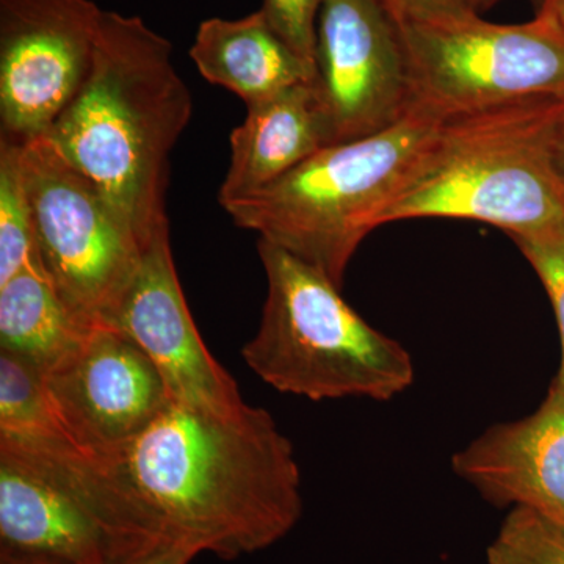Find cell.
Segmentation results:
<instances>
[{
	"label": "cell",
	"mask_w": 564,
	"mask_h": 564,
	"mask_svg": "<svg viewBox=\"0 0 564 564\" xmlns=\"http://www.w3.org/2000/svg\"><path fill=\"white\" fill-rule=\"evenodd\" d=\"M106 525L124 541H172L223 560L270 547L299 524L302 474L263 408L174 402L147 432L93 459Z\"/></svg>",
	"instance_id": "obj_1"
},
{
	"label": "cell",
	"mask_w": 564,
	"mask_h": 564,
	"mask_svg": "<svg viewBox=\"0 0 564 564\" xmlns=\"http://www.w3.org/2000/svg\"><path fill=\"white\" fill-rule=\"evenodd\" d=\"M192 113L172 43L139 17L104 11L90 73L46 137L147 248L170 229V155Z\"/></svg>",
	"instance_id": "obj_2"
},
{
	"label": "cell",
	"mask_w": 564,
	"mask_h": 564,
	"mask_svg": "<svg viewBox=\"0 0 564 564\" xmlns=\"http://www.w3.org/2000/svg\"><path fill=\"white\" fill-rule=\"evenodd\" d=\"M560 99H530L452 118L378 218L486 223L511 240L564 242V177L552 152Z\"/></svg>",
	"instance_id": "obj_3"
},
{
	"label": "cell",
	"mask_w": 564,
	"mask_h": 564,
	"mask_svg": "<svg viewBox=\"0 0 564 564\" xmlns=\"http://www.w3.org/2000/svg\"><path fill=\"white\" fill-rule=\"evenodd\" d=\"M443 122L411 109L384 131L323 148L281 180L223 209L234 225L317 267L343 288L352 254L378 228Z\"/></svg>",
	"instance_id": "obj_4"
},
{
	"label": "cell",
	"mask_w": 564,
	"mask_h": 564,
	"mask_svg": "<svg viewBox=\"0 0 564 564\" xmlns=\"http://www.w3.org/2000/svg\"><path fill=\"white\" fill-rule=\"evenodd\" d=\"M267 278L261 325L242 356L276 391L322 400L389 402L414 383L411 352L345 302L317 267L259 239Z\"/></svg>",
	"instance_id": "obj_5"
},
{
	"label": "cell",
	"mask_w": 564,
	"mask_h": 564,
	"mask_svg": "<svg viewBox=\"0 0 564 564\" xmlns=\"http://www.w3.org/2000/svg\"><path fill=\"white\" fill-rule=\"evenodd\" d=\"M411 109L441 121L530 99L564 98V25L538 13L525 24L477 17L400 25Z\"/></svg>",
	"instance_id": "obj_6"
},
{
	"label": "cell",
	"mask_w": 564,
	"mask_h": 564,
	"mask_svg": "<svg viewBox=\"0 0 564 564\" xmlns=\"http://www.w3.org/2000/svg\"><path fill=\"white\" fill-rule=\"evenodd\" d=\"M20 144L41 265L77 321L101 323L144 248L46 135Z\"/></svg>",
	"instance_id": "obj_7"
},
{
	"label": "cell",
	"mask_w": 564,
	"mask_h": 564,
	"mask_svg": "<svg viewBox=\"0 0 564 564\" xmlns=\"http://www.w3.org/2000/svg\"><path fill=\"white\" fill-rule=\"evenodd\" d=\"M315 95L329 147L366 139L410 113V63L381 0H326L315 28Z\"/></svg>",
	"instance_id": "obj_8"
},
{
	"label": "cell",
	"mask_w": 564,
	"mask_h": 564,
	"mask_svg": "<svg viewBox=\"0 0 564 564\" xmlns=\"http://www.w3.org/2000/svg\"><path fill=\"white\" fill-rule=\"evenodd\" d=\"M102 17L93 0H0V140L50 132L90 73Z\"/></svg>",
	"instance_id": "obj_9"
},
{
	"label": "cell",
	"mask_w": 564,
	"mask_h": 564,
	"mask_svg": "<svg viewBox=\"0 0 564 564\" xmlns=\"http://www.w3.org/2000/svg\"><path fill=\"white\" fill-rule=\"evenodd\" d=\"M43 377L63 432L93 459L132 443L173 400L151 359L128 336L99 323Z\"/></svg>",
	"instance_id": "obj_10"
},
{
	"label": "cell",
	"mask_w": 564,
	"mask_h": 564,
	"mask_svg": "<svg viewBox=\"0 0 564 564\" xmlns=\"http://www.w3.org/2000/svg\"><path fill=\"white\" fill-rule=\"evenodd\" d=\"M99 325L124 334L151 359L174 402L209 410L245 403L193 322L174 267L170 229L144 248L131 280Z\"/></svg>",
	"instance_id": "obj_11"
},
{
	"label": "cell",
	"mask_w": 564,
	"mask_h": 564,
	"mask_svg": "<svg viewBox=\"0 0 564 564\" xmlns=\"http://www.w3.org/2000/svg\"><path fill=\"white\" fill-rule=\"evenodd\" d=\"M459 480L496 507H524L564 524V393L534 413L489 426L452 458Z\"/></svg>",
	"instance_id": "obj_12"
},
{
	"label": "cell",
	"mask_w": 564,
	"mask_h": 564,
	"mask_svg": "<svg viewBox=\"0 0 564 564\" xmlns=\"http://www.w3.org/2000/svg\"><path fill=\"white\" fill-rule=\"evenodd\" d=\"M65 481L0 447V551L99 564L122 545Z\"/></svg>",
	"instance_id": "obj_13"
},
{
	"label": "cell",
	"mask_w": 564,
	"mask_h": 564,
	"mask_svg": "<svg viewBox=\"0 0 564 564\" xmlns=\"http://www.w3.org/2000/svg\"><path fill=\"white\" fill-rule=\"evenodd\" d=\"M247 109V118L229 139L231 162L218 192L221 207L273 184L329 147L313 82L295 85Z\"/></svg>",
	"instance_id": "obj_14"
},
{
	"label": "cell",
	"mask_w": 564,
	"mask_h": 564,
	"mask_svg": "<svg viewBox=\"0 0 564 564\" xmlns=\"http://www.w3.org/2000/svg\"><path fill=\"white\" fill-rule=\"evenodd\" d=\"M191 57L199 74L248 106L313 82L315 66L285 43L262 9L240 18L203 21Z\"/></svg>",
	"instance_id": "obj_15"
},
{
	"label": "cell",
	"mask_w": 564,
	"mask_h": 564,
	"mask_svg": "<svg viewBox=\"0 0 564 564\" xmlns=\"http://www.w3.org/2000/svg\"><path fill=\"white\" fill-rule=\"evenodd\" d=\"M90 326L63 302L40 259L0 282V350L47 372Z\"/></svg>",
	"instance_id": "obj_16"
},
{
	"label": "cell",
	"mask_w": 564,
	"mask_h": 564,
	"mask_svg": "<svg viewBox=\"0 0 564 564\" xmlns=\"http://www.w3.org/2000/svg\"><path fill=\"white\" fill-rule=\"evenodd\" d=\"M0 445L76 447L52 411L43 372L7 350H0Z\"/></svg>",
	"instance_id": "obj_17"
},
{
	"label": "cell",
	"mask_w": 564,
	"mask_h": 564,
	"mask_svg": "<svg viewBox=\"0 0 564 564\" xmlns=\"http://www.w3.org/2000/svg\"><path fill=\"white\" fill-rule=\"evenodd\" d=\"M39 258L21 144L0 140V282Z\"/></svg>",
	"instance_id": "obj_18"
},
{
	"label": "cell",
	"mask_w": 564,
	"mask_h": 564,
	"mask_svg": "<svg viewBox=\"0 0 564 564\" xmlns=\"http://www.w3.org/2000/svg\"><path fill=\"white\" fill-rule=\"evenodd\" d=\"M485 564H564V524L529 508H511Z\"/></svg>",
	"instance_id": "obj_19"
},
{
	"label": "cell",
	"mask_w": 564,
	"mask_h": 564,
	"mask_svg": "<svg viewBox=\"0 0 564 564\" xmlns=\"http://www.w3.org/2000/svg\"><path fill=\"white\" fill-rule=\"evenodd\" d=\"M326 0H263L270 24L296 54L314 65L315 28ZM315 66V65H314Z\"/></svg>",
	"instance_id": "obj_20"
},
{
	"label": "cell",
	"mask_w": 564,
	"mask_h": 564,
	"mask_svg": "<svg viewBox=\"0 0 564 564\" xmlns=\"http://www.w3.org/2000/svg\"><path fill=\"white\" fill-rule=\"evenodd\" d=\"M514 243L543 282L545 293L554 307L562 343V362L552 386L564 393V242L514 240Z\"/></svg>",
	"instance_id": "obj_21"
},
{
	"label": "cell",
	"mask_w": 564,
	"mask_h": 564,
	"mask_svg": "<svg viewBox=\"0 0 564 564\" xmlns=\"http://www.w3.org/2000/svg\"><path fill=\"white\" fill-rule=\"evenodd\" d=\"M399 25L464 18L477 13L469 0H381Z\"/></svg>",
	"instance_id": "obj_22"
},
{
	"label": "cell",
	"mask_w": 564,
	"mask_h": 564,
	"mask_svg": "<svg viewBox=\"0 0 564 564\" xmlns=\"http://www.w3.org/2000/svg\"><path fill=\"white\" fill-rule=\"evenodd\" d=\"M196 554L172 541H139L122 545L99 564H188Z\"/></svg>",
	"instance_id": "obj_23"
},
{
	"label": "cell",
	"mask_w": 564,
	"mask_h": 564,
	"mask_svg": "<svg viewBox=\"0 0 564 564\" xmlns=\"http://www.w3.org/2000/svg\"><path fill=\"white\" fill-rule=\"evenodd\" d=\"M551 141L556 166L564 177V98L560 99L558 107H556Z\"/></svg>",
	"instance_id": "obj_24"
},
{
	"label": "cell",
	"mask_w": 564,
	"mask_h": 564,
	"mask_svg": "<svg viewBox=\"0 0 564 564\" xmlns=\"http://www.w3.org/2000/svg\"><path fill=\"white\" fill-rule=\"evenodd\" d=\"M0 564H70L51 556L0 551Z\"/></svg>",
	"instance_id": "obj_25"
},
{
	"label": "cell",
	"mask_w": 564,
	"mask_h": 564,
	"mask_svg": "<svg viewBox=\"0 0 564 564\" xmlns=\"http://www.w3.org/2000/svg\"><path fill=\"white\" fill-rule=\"evenodd\" d=\"M562 2L563 0H543V6H541L540 13H555L556 9H558L560 3Z\"/></svg>",
	"instance_id": "obj_26"
},
{
	"label": "cell",
	"mask_w": 564,
	"mask_h": 564,
	"mask_svg": "<svg viewBox=\"0 0 564 564\" xmlns=\"http://www.w3.org/2000/svg\"><path fill=\"white\" fill-rule=\"evenodd\" d=\"M500 2V0H469L470 7L475 11L478 9H489V7H492L494 3Z\"/></svg>",
	"instance_id": "obj_27"
},
{
	"label": "cell",
	"mask_w": 564,
	"mask_h": 564,
	"mask_svg": "<svg viewBox=\"0 0 564 564\" xmlns=\"http://www.w3.org/2000/svg\"><path fill=\"white\" fill-rule=\"evenodd\" d=\"M555 13L558 14L560 21H562V24L564 25V0L562 3H560L558 9H556Z\"/></svg>",
	"instance_id": "obj_28"
}]
</instances>
